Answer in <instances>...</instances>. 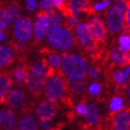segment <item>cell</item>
Returning a JSON list of instances; mask_svg holds the SVG:
<instances>
[{
  "label": "cell",
  "mask_w": 130,
  "mask_h": 130,
  "mask_svg": "<svg viewBox=\"0 0 130 130\" xmlns=\"http://www.w3.org/2000/svg\"><path fill=\"white\" fill-rule=\"evenodd\" d=\"M47 60H40L35 62L27 74V86L29 90L34 94H39L41 90L45 87V78L48 73Z\"/></svg>",
  "instance_id": "cell-1"
},
{
  "label": "cell",
  "mask_w": 130,
  "mask_h": 130,
  "mask_svg": "<svg viewBox=\"0 0 130 130\" xmlns=\"http://www.w3.org/2000/svg\"><path fill=\"white\" fill-rule=\"evenodd\" d=\"M61 71L69 78L82 79L87 72V63L85 59L75 54L67 53L62 56Z\"/></svg>",
  "instance_id": "cell-2"
},
{
  "label": "cell",
  "mask_w": 130,
  "mask_h": 130,
  "mask_svg": "<svg viewBox=\"0 0 130 130\" xmlns=\"http://www.w3.org/2000/svg\"><path fill=\"white\" fill-rule=\"evenodd\" d=\"M47 38L51 47L60 51H67L71 49L74 43L71 32L61 27L50 29Z\"/></svg>",
  "instance_id": "cell-3"
},
{
  "label": "cell",
  "mask_w": 130,
  "mask_h": 130,
  "mask_svg": "<svg viewBox=\"0 0 130 130\" xmlns=\"http://www.w3.org/2000/svg\"><path fill=\"white\" fill-rule=\"evenodd\" d=\"M66 80L63 76L59 73H53L52 71L49 72V78L45 85V95L48 99L56 102L61 100L66 93Z\"/></svg>",
  "instance_id": "cell-4"
},
{
  "label": "cell",
  "mask_w": 130,
  "mask_h": 130,
  "mask_svg": "<svg viewBox=\"0 0 130 130\" xmlns=\"http://www.w3.org/2000/svg\"><path fill=\"white\" fill-rule=\"evenodd\" d=\"M125 21L124 11L119 9L118 6H113L107 13V27L111 32H119Z\"/></svg>",
  "instance_id": "cell-5"
},
{
  "label": "cell",
  "mask_w": 130,
  "mask_h": 130,
  "mask_svg": "<svg viewBox=\"0 0 130 130\" xmlns=\"http://www.w3.org/2000/svg\"><path fill=\"white\" fill-rule=\"evenodd\" d=\"M32 22L31 19L28 17H19L14 27V34L18 40L27 41L29 40L32 36Z\"/></svg>",
  "instance_id": "cell-6"
},
{
  "label": "cell",
  "mask_w": 130,
  "mask_h": 130,
  "mask_svg": "<svg viewBox=\"0 0 130 130\" xmlns=\"http://www.w3.org/2000/svg\"><path fill=\"white\" fill-rule=\"evenodd\" d=\"M50 29V20L48 12H40L37 15L35 24H34V34L36 39L41 40L44 36L49 33Z\"/></svg>",
  "instance_id": "cell-7"
},
{
  "label": "cell",
  "mask_w": 130,
  "mask_h": 130,
  "mask_svg": "<svg viewBox=\"0 0 130 130\" xmlns=\"http://www.w3.org/2000/svg\"><path fill=\"white\" fill-rule=\"evenodd\" d=\"M89 29L92 40L95 43H100L104 41L106 36V28L100 18L94 17L91 19V21L89 22Z\"/></svg>",
  "instance_id": "cell-8"
},
{
  "label": "cell",
  "mask_w": 130,
  "mask_h": 130,
  "mask_svg": "<svg viewBox=\"0 0 130 130\" xmlns=\"http://www.w3.org/2000/svg\"><path fill=\"white\" fill-rule=\"evenodd\" d=\"M36 114L40 120L50 121L54 119L56 115V105L53 101H44L42 102L36 110Z\"/></svg>",
  "instance_id": "cell-9"
},
{
  "label": "cell",
  "mask_w": 130,
  "mask_h": 130,
  "mask_svg": "<svg viewBox=\"0 0 130 130\" xmlns=\"http://www.w3.org/2000/svg\"><path fill=\"white\" fill-rule=\"evenodd\" d=\"M114 130H129L130 129V110L126 109L118 113L113 119Z\"/></svg>",
  "instance_id": "cell-10"
},
{
  "label": "cell",
  "mask_w": 130,
  "mask_h": 130,
  "mask_svg": "<svg viewBox=\"0 0 130 130\" xmlns=\"http://www.w3.org/2000/svg\"><path fill=\"white\" fill-rule=\"evenodd\" d=\"M68 10L73 15H78L80 13H91V6L89 0H69Z\"/></svg>",
  "instance_id": "cell-11"
},
{
  "label": "cell",
  "mask_w": 130,
  "mask_h": 130,
  "mask_svg": "<svg viewBox=\"0 0 130 130\" xmlns=\"http://www.w3.org/2000/svg\"><path fill=\"white\" fill-rule=\"evenodd\" d=\"M111 58L112 60L121 67L130 64V53L127 51H124L121 47H115L111 51Z\"/></svg>",
  "instance_id": "cell-12"
},
{
  "label": "cell",
  "mask_w": 130,
  "mask_h": 130,
  "mask_svg": "<svg viewBox=\"0 0 130 130\" xmlns=\"http://www.w3.org/2000/svg\"><path fill=\"white\" fill-rule=\"evenodd\" d=\"M76 33H77V37H78V40L80 41V43L83 45L88 47V45L91 44V41H92V37H91L89 24H87L85 22L79 23L78 27H77Z\"/></svg>",
  "instance_id": "cell-13"
},
{
  "label": "cell",
  "mask_w": 130,
  "mask_h": 130,
  "mask_svg": "<svg viewBox=\"0 0 130 130\" xmlns=\"http://www.w3.org/2000/svg\"><path fill=\"white\" fill-rule=\"evenodd\" d=\"M0 116H1V124L5 130H14L15 129L16 118L12 110H6L4 112L1 111Z\"/></svg>",
  "instance_id": "cell-14"
},
{
  "label": "cell",
  "mask_w": 130,
  "mask_h": 130,
  "mask_svg": "<svg viewBox=\"0 0 130 130\" xmlns=\"http://www.w3.org/2000/svg\"><path fill=\"white\" fill-rule=\"evenodd\" d=\"M23 99L24 97H23L22 91L19 89H14V90H12L8 95V103L11 107L18 109V108H20L21 105L23 104Z\"/></svg>",
  "instance_id": "cell-15"
},
{
  "label": "cell",
  "mask_w": 130,
  "mask_h": 130,
  "mask_svg": "<svg viewBox=\"0 0 130 130\" xmlns=\"http://www.w3.org/2000/svg\"><path fill=\"white\" fill-rule=\"evenodd\" d=\"M12 87V79L6 74H1L0 77V101L1 103L5 102V99L10 93V89Z\"/></svg>",
  "instance_id": "cell-16"
},
{
  "label": "cell",
  "mask_w": 130,
  "mask_h": 130,
  "mask_svg": "<svg viewBox=\"0 0 130 130\" xmlns=\"http://www.w3.org/2000/svg\"><path fill=\"white\" fill-rule=\"evenodd\" d=\"M100 120V111L95 104H89L88 113L86 114V122L89 126L95 125Z\"/></svg>",
  "instance_id": "cell-17"
},
{
  "label": "cell",
  "mask_w": 130,
  "mask_h": 130,
  "mask_svg": "<svg viewBox=\"0 0 130 130\" xmlns=\"http://www.w3.org/2000/svg\"><path fill=\"white\" fill-rule=\"evenodd\" d=\"M13 60V52L8 45H1L0 48V66L1 68L6 67Z\"/></svg>",
  "instance_id": "cell-18"
},
{
  "label": "cell",
  "mask_w": 130,
  "mask_h": 130,
  "mask_svg": "<svg viewBox=\"0 0 130 130\" xmlns=\"http://www.w3.org/2000/svg\"><path fill=\"white\" fill-rule=\"evenodd\" d=\"M18 130H37V124L32 116H23L18 124Z\"/></svg>",
  "instance_id": "cell-19"
},
{
  "label": "cell",
  "mask_w": 130,
  "mask_h": 130,
  "mask_svg": "<svg viewBox=\"0 0 130 130\" xmlns=\"http://www.w3.org/2000/svg\"><path fill=\"white\" fill-rule=\"evenodd\" d=\"M69 87L74 93H83L86 89V83L83 78L82 79L69 78Z\"/></svg>",
  "instance_id": "cell-20"
},
{
  "label": "cell",
  "mask_w": 130,
  "mask_h": 130,
  "mask_svg": "<svg viewBox=\"0 0 130 130\" xmlns=\"http://www.w3.org/2000/svg\"><path fill=\"white\" fill-rule=\"evenodd\" d=\"M61 61H62L61 57L56 53H50L47 59V62L52 69H56L59 66H61Z\"/></svg>",
  "instance_id": "cell-21"
},
{
  "label": "cell",
  "mask_w": 130,
  "mask_h": 130,
  "mask_svg": "<svg viewBox=\"0 0 130 130\" xmlns=\"http://www.w3.org/2000/svg\"><path fill=\"white\" fill-rule=\"evenodd\" d=\"M0 15H1L0 25H1V30H4L8 28L9 24H11L13 22V19H12V16L10 15V13L8 12V10H1Z\"/></svg>",
  "instance_id": "cell-22"
},
{
  "label": "cell",
  "mask_w": 130,
  "mask_h": 130,
  "mask_svg": "<svg viewBox=\"0 0 130 130\" xmlns=\"http://www.w3.org/2000/svg\"><path fill=\"white\" fill-rule=\"evenodd\" d=\"M27 72H25V70L23 67H18L15 69L14 71V78L16 80V83L18 85H21V84L27 79Z\"/></svg>",
  "instance_id": "cell-23"
},
{
  "label": "cell",
  "mask_w": 130,
  "mask_h": 130,
  "mask_svg": "<svg viewBox=\"0 0 130 130\" xmlns=\"http://www.w3.org/2000/svg\"><path fill=\"white\" fill-rule=\"evenodd\" d=\"M123 106H124V104H123V100L121 97H114V99H112L111 102H110L109 108L112 113H116V112L121 111Z\"/></svg>",
  "instance_id": "cell-24"
},
{
  "label": "cell",
  "mask_w": 130,
  "mask_h": 130,
  "mask_svg": "<svg viewBox=\"0 0 130 130\" xmlns=\"http://www.w3.org/2000/svg\"><path fill=\"white\" fill-rule=\"evenodd\" d=\"M48 14H49V20H50V29L60 27L61 19H60L59 15H58L57 13L53 12V11L48 12Z\"/></svg>",
  "instance_id": "cell-25"
},
{
  "label": "cell",
  "mask_w": 130,
  "mask_h": 130,
  "mask_svg": "<svg viewBox=\"0 0 130 130\" xmlns=\"http://www.w3.org/2000/svg\"><path fill=\"white\" fill-rule=\"evenodd\" d=\"M119 42H120V47L124 51H127V52L130 51V36L129 35L121 36L119 39Z\"/></svg>",
  "instance_id": "cell-26"
},
{
  "label": "cell",
  "mask_w": 130,
  "mask_h": 130,
  "mask_svg": "<svg viewBox=\"0 0 130 130\" xmlns=\"http://www.w3.org/2000/svg\"><path fill=\"white\" fill-rule=\"evenodd\" d=\"M113 79L115 80L116 84H119L121 86H124L126 80H127L124 76V71H121V70L116 71V72L113 74Z\"/></svg>",
  "instance_id": "cell-27"
},
{
  "label": "cell",
  "mask_w": 130,
  "mask_h": 130,
  "mask_svg": "<svg viewBox=\"0 0 130 130\" xmlns=\"http://www.w3.org/2000/svg\"><path fill=\"white\" fill-rule=\"evenodd\" d=\"M53 1L52 0H41L39 3V9L42 12H50L53 10Z\"/></svg>",
  "instance_id": "cell-28"
},
{
  "label": "cell",
  "mask_w": 130,
  "mask_h": 130,
  "mask_svg": "<svg viewBox=\"0 0 130 130\" xmlns=\"http://www.w3.org/2000/svg\"><path fill=\"white\" fill-rule=\"evenodd\" d=\"M8 12L10 13V15L12 16V19L13 21L15 20V19H18V15H19V9L17 8V5L15 4H11L9 8H8Z\"/></svg>",
  "instance_id": "cell-29"
},
{
  "label": "cell",
  "mask_w": 130,
  "mask_h": 130,
  "mask_svg": "<svg viewBox=\"0 0 130 130\" xmlns=\"http://www.w3.org/2000/svg\"><path fill=\"white\" fill-rule=\"evenodd\" d=\"M78 19L75 17V15L73 14H70L68 15V25L69 28H75V27H78Z\"/></svg>",
  "instance_id": "cell-30"
},
{
  "label": "cell",
  "mask_w": 130,
  "mask_h": 130,
  "mask_svg": "<svg viewBox=\"0 0 130 130\" xmlns=\"http://www.w3.org/2000/svg\"><path fill=\"white\" fill-rule=\"evenodd\" d=\"M39 126L41 130H55L54 125H52L49 121H44V120H40Z\"/></svg>",
  "instance_id": "cell-31"
},
{
  "label": "cell",
  "mask_w": 130,
  "mask_h": 130,
  "mask_svg": "<svg viewBox=\"0 0 130 130\" xmlns=\"http://www.w3.org/2000/svg\"><path fill=\"white\" fill-rule=\"evenodd\" d=\"M109 4H110V1H109V0H104V1H102V2H99V3L94 4L93 9H94V11H99V12H100V11L105 10Z\"/></svg>",
  "instance_id": "cell-32"
},
{
  "label": "cell",
  "mask_w": 130,
  "mask_h": 130,
  "mask_svg": "<svg viewBox=\"0 0 130 130\" xmlns=\"http://www.w3.org/2000/svg\"><path fill=\"white\" fill-rule=\"evenodd\" d=\"M100 92H101V86L99 85V84L94 83L89 87V93L91 95H97Z\"/></svg>",
  "instance_id": "cell-33"
},
{
  "label": "cell",
  "mask_w": 130,
  "mask_h": 130,
  "mask_svg": "<svg viewBox=\"0 0 130 130\" xmlns=\"http://www.w3.org/2000/svg\"><path fill=\"white\" fill-rule=\"evenodd\" d=\"M76 112L80 115L86 116V114L88 113V107L85 104H79V105H77V107H76Z\"/></svg>",
  "instance_id": "cell-34"
},
{
  "label": "cell",
  "mask_w": 130,
  "mask_h": 130,
  "mask_svg": "<svg viewBox=\"0 0 130 130\" xmlns=\"http://www.w3.org/2000/svg\"><path fill=\"white\" fill-rule=\"evenodd\" d=\"M125 21L127 24V30H130V1L128 2L127 9H126V13H125Z\"/></svg>",
  "instance_id": "cell-35"
},
{
  "label": "cell",
  "mask_w": 130,
  "mask_h": 130,
  "mask_svg": "<svg viewBox=\"0 0 130 130\" xmlns=\"http://www.w3.org/2000/svg\"><path fill=\"white\" fill-rule=\"evenodd\" d=\"M37 8V4L35 2V0H27V9L30 12H34Z\"/></svg>",
  "instance_id": "cell-36"
},
{
  "label": "cell",
  "mask_w": 130,
  "mask_h": 130,
  "mask_svg": "<svg viewBox=\"0 0 130 130\" xmlns=\"http://www.w3.org/2000/svg\"><path fill=\"white\" fill-rule=\"evenodd\" d=\"M127 5H128V3L125 0H115V6H118L119 9H121L123 11H126Z\"/></svg>",
  "instance_id": "cell-37"
},
{
  "label": "cell",
  "mask_w": 130,
  "mask_h": 130,
  "mask_svg": "<svg viewBox=\"0 0 130 130\" xmlns=\"http://www.w3.org/2000/svg\"><path fill=\"white\" fill-rule=\"evenodd\" d=\"M54 3V6H56L57 9H59V10H63V4H64V0H52Z\"/></svg>",
  "instance_id": "cell-38"
},
{
  "label": "cell",
  "mask_w": 130,
  "mask_h": 130,
  "mask_svg": "<svg viewBox=\"0 0 130 130\" xmlns=\"http://www.w3.org/2000/svg\"><path fill=\"white\" fill-rule=\"evenodd\" d=\"M89 75H90L91 78H96L97 75H99V72L96 71V69L90 68V69H89Z\"/></svg>",
  "instance_id": "cell-39"
},
{
  "label": "cell",
  "mask_w": 130,
  "mask_h": 130,
  "mask_svg": "<svg viewBox=\"0 0 130 130\" xmlns=\"http://www.w3.org/2000/svg\"><path fill=\"white\" fill-rule=\"evenodd\" d=\"M124 76H125L126 79L129 78V76H130V67H127V68L124 70Z\"/></svg>",
  "instance_id": "cell-40"
},
{
  "label": "cell",
  "mask_w": 130,
  "mask_h": 130,
  "mask_svg": "<svg viewBox=\"0 0 130 130\" xmlns=\"http://www.w3.org/2000/svg\"><path fill=\"white\" fill-rule=\"evenodd\" d=\"M0 39H1V41H4L5 40V34L3 33V30H1V33H0Z\"/></svg>",
  "instance_id": "cell-41"
},
{
  "label": "cell",
  "mask_w": 130,
  "mask_h": 130,
  "mask_svg": "<svg viewBox=\"0 0 130 130\" xmlns=\"http://www.w3.org/2000/svg\"><path fill=\"white\" fill-rule=\"evenodd\" d=\"M129 95H130V89H129Z\"/></svg>",
  "instance_id": "cell-42"
},
{
  "label": "cell",
  "mask_w": 130,
  "mask_h": 130,
  "mask_svg": "<svg viewBox=\"0 0 130 130\" xmlns=\"http://www.w3.org/2000/svg\"><path fill=\"white\" fill-rule=\"evenodd\" d=\"M129 130H130V129H129Z\"/></svg>",
  "instance_id": "cell-43"
}]
</instances>
